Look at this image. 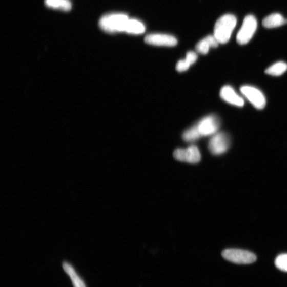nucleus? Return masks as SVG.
<instances>
[{"label":"nucleus","instance_id":"9d476101","mask_svg":"<svg viewBox=\"0 0 287 287\" xmlns=\"http://www.w3.org/2000/svg\"><path fill=\"white\" fill-rule=\"evenodd\" d=\"M220 96L225 102L234 106L241 107L245 104L243 99L237 94L231 86H224L222 88Z\"/></svg>","mask_w":287,"mask_h":287},{"label":"nucleus","instance_id":"f8f14e48","mask_svg":"<svg viewBox=\"0 0 287 287\" xmlns=\"http://www.w3.org/2000/svg\"><path fill=\"white\" fill-rule=\"evenodd\" d=\"M63 267L66 274L71 279L74 287H87L73 266L65 262L63 264Z\"/></svg>","mask_w":287,"mask_h":287},{"label":"nucleus","instance_id":"a211bd4d","mask_svg":"<svg viewBox=\"0 0 287 287\" xmlns=\"http://www.w3.org/2000/svg\"><path fill=\"white\" fill-rule=\"evenodd\" d=\"M275 265L280 270L287 272V254L279 255L276 258Z\"/></svg>","mask_w":287,"mask_h":287},{"label":"nucleus","instance_id":"f3484780","mask_svg":"<svg viewBox=\"0 0 287 287\" xmlns=\"http://www.w3.org/2000/svg\"><path fill=\"white\" fill-rule=\"evenodd\" d=\"M200 137L201 136L196 124L187 129L182 135L183 139L185 141L189 142L195 141Z\"/></svg>","mask_w":287,"mask_h":287},{"label":"nucleus","instance_id":"ddd939ff","mask_svg":"<svg viewBox=\"0 0 287 287\" xmlns=\"http://www.w3.org/2000/svg\"><path fill=\"white\" fill-rule=\"evenodd\" d=\"M262 24L267 28H276L287 24V19H285L279 13H274L266 17Z\"/></svg>","mask_w":287,"mask_h":287},{"label":"nucleus","instance_id":"1a4fd4ad","mask_svg":"<svg viewBox=\"0 0 287 287\" xmlns=\"http://www.w3.org/2000/svg\"><path fill=\"white\" fill-rule=\"evenodd\" d=\"M147 44L155 46L174 47L177 45V40L173 36L162 34H151L145 39Z\"/></svg>","mask_w":287,"mask_h":287},{"label":"nucleus","instance_id":"9b49d317","mask_svg":"<svg viewBox=\"0 0 287 287\" xmlns=\"http://www.w3.org/2000/svg\"><path fill=\"white\" fill-rule=\"evenodd\" d=\"M219 44V42L214 35H209L197 43L196 50L200 54H206L211 48H217Z\"/></svg>","mask_w":287,"mask_h":287},{"label":"nucleus","instance_id":"423d86ee","mask_svg":"<svg viewBox=\"0 0 287 287\" xmlns=\"http://www.w3.org/2000/svg\"><path fill=\"white\" fill-rule=\"evenodd\" d=\"M201 137L214 135L220 127L219 118L213 115L207 116L196 124Z\"/></svg>","mask_w":287,"mask_h":287},{"label":"nucleus","instance_id":"2eb2a0df","mask_svg":"<svg viewBox=\"0 0 287 287\" xmlns=\"http://www.w3.org/2000/svg\"><path fill=\"white\" fill-rule=\"evenodd\" d=\"M46 5L50 8L69 11L72 7L70 0H45Z\"/></svg>","mask_w":287,"mask_h":287},{"label":"nucleus","instance_id":"dca6fc26","mask_svg":"<svg viewBox=\"0 0 287 287\" xmlns=\"http://www.w3.org/2000/svg\"><path fill=\"white\" fill-rule=\"evenodd\" d=\"M287 70V64L280 61L272 65L265 70L268 75L274 76H279L283 74Z\"/></svg>","mask_w":287,"mask_h":287},{"label":"nucleus","instance_id":"0eeeda50","mask_svg":"<svg viewBox=\"0 0 287 287\" xmlns=\"http://www.w3.org/2000/svg\"><path fill=\"white\" fill-rule=\"evenodd\" d=\"M174 156L177 161L192 164L197 163L201 159L200 151L195 146H191L186 149H178L175 151Z\"/></svg>","mask_w":287,"mask_h":287},{"label":"nucleus","instance_id":"7ed1b4c3","mask_svg":"<svg viewBox=\"0 0 287 287\" xmlns=\"http://www.w3.org/2000/svg\"><path fill=\"white\" fill-rule=\"evenodd\" d=\"M226 260L238 264H249L256 261V256L246 250L236 249L225 250L222 253Z\"/></svg>","mask_w":287,"mask_h":287},{"label":"nucleus","instance_id":"4468645a","mask_svg":"<svg viewBox=\"0 0 287 287\" xmlns=\"http://www.w3.org/2000/svg\"><path fill=\"white\" fill-rule=\"evenodd\" d=\"M145 32L146 27L142 23L136 19H129L127 22L124 32L138 35Z\"/></svg>","mask_w":287,"mask_h":287},{"label":"nucleus","instance_id":"f03ea898","mask_svg":"<svg viewBox=\"0 0 287 287\" xmlns=\"http://www.w3.org/2000/svg\"><path fill=\"white\" fill-rule=\"evenodd\" d=\"M128 19V16L123 13L109 14L100 18L99 25L108 33L124 32Z\"/></svg>","mask_w":287,"mask_h":287},{"label":"nucleus","instance_id":"f257e3e1","mask_svg":"<svg viewBox=\"0 0 287 287\" xmlns=\"http://www.w3.org/2000/svg\"><path fill=\"white\" fill-rule=\"evenodd\" d=\"M236 24V17L230 14H225L217 21L214 28V36L219 43L225 44L229 42Z\"/></svg>","mask_w":287,"mask_h":287},{"label":"nucleus","instance_id":"6e6552de","mask_svg":"<svg viewBox=\"0 0 287 287\" xmlns=\"http://www.w3.org/2000/svg\"><path fill=\"white\" fill-rule=\"evenodd\" d=\"M229 145L230 140L228 136L224 133H219L214 134L211 138L208 147L212 154L219 155L225 153Z\"/></svg>","mask_w":287,"mask_h":287},{"label":"nucleus","instance_id":"6ab92c4d","mask_svg":"<svg viewBox=\"0 0 287 287\" xmlns=\"http://www.w3.org/2000/svg\"><path fill=\"white\" fill-rule=\"evenodd\" d=\"M191 64L186 58L180 60L176 65V70L178 72H184L188 70Z\"/></svg>","mask_w":287,"mask_h":287},{"label":"nucleus","instance_id":"aec40b11","mask_svg":"<svg viewBox=\"0 0 287 287\" xmlns=\"http://www.w3.org/2000/svg\"><path fill=\"white\" fill-rule=\"evenodd\" d=\"M197 58V54L193 51H190L187 53L186 59L188 60L191 65L196 61Z\"/></svg>","mask_w":287,"mask_h":287},{"label":"nucleus","instance_id":"20e7f679","mask_svg":"<svg viewBox=\"0 0 287 287\" xmlns=\"http://www.w3.org/2000/svg\"><path fill=\"white\" fill-rule=\"evenodd\" d=\"M257 23L252 15L247 16L237 35V42L240 45H245L249 42L256 32Z\"/></svg>","mask_w":287,"mask_h":287},{"label":"nucleus","instance_id":"39448f33","mask_svg":"<svg viewBox=\"0 0 287 287\" xmlns=\"http://www.w3.org/2000/svg\"><path fill=\"white\" fill-rule=\"evenodd\" d=\"M240 91L253 106L257 109H262L266 105V99L262 92L251 86H243Z\"/></svg>","mask_w":287,"mask_h":287}]
</instances>
